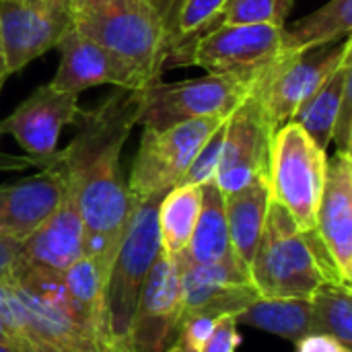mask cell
I'll return each instance as SVG.
<instances>
[{
    "label": "cell",
    "instance_id": "cell-1",
    "mask_svg": "<svg viewBox=\"0 0 352 352\" xmlns=\"http://www.w3.org/2000/svg\"><path fill=\"white\" fill-rule=\"evenodd\" d=\"M138 91L118 89L93 109L80 111L76 136L60 151L66 188L82 221L85 256L97 266L103 289L134 206L122 175V148L138 124Z\"/></svg>",
    "mask_w": 352,
    "mask_h": 352
},
{
    "label": "cell",
    "instance_id": "cell-2",
    "mask_svg": "<svg viewBox=\"0 0 352 352\" xmlns=\"http://www.w3.org/2000/svg\"><path fill=\"white\" fill-rule=\"evenodd\" d=\"M74 29L118 56L142 89L161 80L167 60V29L144 0H80Z\"/></svg>",
    "mask_w": 352,
    "mask_h": 352
},
{
    "label": "cell",
    "instance_id": "cell-3",
    "mask_svg": "<svg viewBox=\"0 0 352 352\" xmlns=\"http://www.w3.org/2000/svg\"><path fill=\"white\" fill-rule=\"evenodd\" d=\"M250 280L258 295L268 299H311L324 283H332L320 266L309 235L297 227L287 208L272 200L250 264Z\"/></svg>",
    "mask_w": 352,
    "mask_h": 352
},
{
    "label": "cell",
    "instance_id": "cell-4",
    "mask_svg": "<svg viewBox=\"0 0 352 352\" xmlns=\"http://www.w3.org/2000/svg\"><path fill=\"white\" fill-rule=\"evenodd\" d=\"M163 196L134 198L128 227L105 280V316L111 340L126 338L146 276L161 254L159 204Z\"/></svg>",
    "mask_w": 352,
    "mask_h": 352
},
{
    "label": "cell",
    "instance_id": "cell-5",
    "mask_svg": "<svg viewBox=\"0 0 352 352\" xmlns=\"http://www.w3.org/2000/svg\"><path fill=\"white\" fill-rule=\"evenodd\" d=\"M328 155L295 122L274 130L268 157L270 200L289 210L297 227L307 233L316 229Z\"/></svg>",
    "mask_w": 352,
    "mask_h": 352
},
{
    "label": "cell",
    "instance_id": "cell-6",
    "mask_svg": "<svg viewBox=\"0 0 352 352\" xmlns=\"http://www.w3.org/2000/svg\"><path fill=\"white\" fill-rule=\"evenodd\" d=\"M227 118H202L167 128H144L128 179L132 198L163 196L175 188L198 151Z\"/></svg>",
    "mask_w": 352,
    "mask_h": 352
},
{
    "label": "cell",
    "instance_id": "cell-7",
    "mask_svg": "<svg viewBox=\"0 0 352 352\" xmlns=\"http://www.w3.org/2000/svg\"><path fill=\"white\" fill-rule=\"evenodd\" d=\"M352 58V41L314 47L305 52H285L254 82L252 91L260 99L272 128L293 122L297 109L324 85V80Z\"/></svg>",
    "mask_w": 352,
    "mask_h": 352
},
{
    "label": "cell",
    "instance_id": "cell-8",
    "mask_svg": "<svg viewBox=\"0 0 352 352\" xmlns=\"http://www.w3.org/2000/svg\"><path fill=\"white\" fill-rule=\"evenodd\" d=\"M250 93V82L227 74H206L175 85L159 80L138 91V124L144 128H167L190 120L229 118Z\"/></svg>",
    "mask_w": 352,
    "mask_h": 352
},
{
    "label": "cell",
    "instance_id": "cell-9",
    "mask_svg": "<svg viewBox=\"0 0 352 352\" xmlns=\"http://www.w3.org/2000/svg\"><path fill=\"white\" fill-rule=\"evenodd\" d=\"M285 54L278 25H225L202 33L190 47L184 66H200L206 74H227L254 82Z\"/></svg>",
    "mask_w": 352,
    "mask_h": 352
},
{
    "label": "cell",
    "instance_id": "cell-10",
    "mask_svg": "<svg viewBox=\"0 0 352 352\" xmlns=\"http://www.w3.org/2000/svg\"><path fill=\"white\" fill-rule=\"evenodd\" d=\"M74 14L76 0H0V37L8 74L58 47L74 29Z\"/></svg>",
    "mask_w": 352,
    "mask_h": 352
},
{
    "label": "cell",
    "instance_id": "cell-11",
    "mask_svg": "<svg viewBox=\"0 0 352 352\" xmlns=\"http://www.w3.org/2000/svg\"><path fill=\"white\" fill-rule=\"evenodd\" d=\"M274 128L254 91L227 118L214 184L223 194L237 192L260 177H268L270 140Z\"/></svg>",
    "mask_w": 352,
    "mask_h": 352
},
{
    "label": "cell",
    "instance_id": "cell-12",
    "mask_svg": "<svg viewBox=\"0 0 352 352\" xmlns=\"http://www.w3.org/2000/svg\"><path fill=\"white\" fill-rule=\"evenodd\" d=\"M182 307L179 264L161 252L142 287L130 330L124 338L126 344L134 352H165L173 344Z\"/></svg>",
    "mask_w": 352,
    "mask_h": 352
},
{
    "label": "cell",
    "instance_id": "cell-13",
    "mask_svg": "<svg viewBox=\"0 0 352 352\" xmlns=\"http://www.w3.org/2000/svg\"><path fill=\"white\" fill-rule=\"evenodd\" d=\"M80 111L76 93L58 91L47 82L37 87L10 116L0 120V136L10 134L27 157L47 165L58 155L62 130L76 126Z\"/></svg>",
    "mask_w": 352,
    "mask_h": 352
},
{
    "label": "cell",
    "instance_id": "cell-14",
    "mask_svg": "<svg viewBox=\"0 0 352 352\" xmlns=\"http://www.w3.org/2000/svg\"><path fill=\"white\" fill-rule=\"evenodd\" d=\"M66 171L60 151L39 173L0 186V237L23 243L62 202Z\"/></svg>",
    "mask_w": 352,
    "mask_h": 352
},
{
    "label": "cell",
    "instance_id": "cell-15",
    "mask_svg": "<svg viewBox=\"0 0 352 352\" xmlns=\"http://www.w3.org/2000/svg\"><path fill=\"white\" fill-rule=\"evenodd\" d=\"M340 278L352 283V155L336 151L326 161V179L314 229Z\"/></svg>",
    "mask_w": 352,
    "mask_h": 352
},
{
    "label": "cell",
    "instance_id": "cell-16",
    "mask_svg": "<svg viewBox=\"0 0 352 352\" xmlns=\"http://www.w3.org/2000/svg\"><path fill=\"white\" fill-rule=\"evenodd\" d=\"M62 58L52 87L66 93L80 95L85 89L113 85L124 91H140L142 85L136 74L109 50L72 29L58 43Z\"/></svg>",
    "mask_w": 352,
    "mask_h": 352
},
{
    "label": "cell",
    "instance_id": "cell-17",
    "mask_svg": "<svg viewBox=\"0 0 352 352\" xmlns=\"http://www.w3.org/2000/svg\"><path fill=\"white\" fill-rule=\"evenodd\" d=\"M85 256V231L72 194H66L58 208L21 243L19 258L31 266L64 272Z\"/></svg>",
    "mask_w": 352,
    "mask_h": 352
},
{
    "label": "cell",
    "instance_id": "cell-18",
    "mask_svg": "<svg viewBox=\"0 0 352 352\" xmlns=\"http://www.w3.org/2000/svg\"><path fill=\"white\" fill-rule=\"evenodd\" d=\"M268 204H270L268 177H260L237 192L225 194V214H227L231 250L235 260L241 264V268L248 274L264 231Z\"/></svg>",
    "mask_w": 352,
    "mask_h": 352
},
{
    "label": "cell",
    "instance_id": "cell-19",
    "mask_svg": "<svg viewBox=\"0 0 352 352\" xmlns=\"http://www.w3.org/2000/svg\"><path fill=\"white\" fill-rule=\"evenodd\" d=\"M177 258H182V262L190 266L237 262L231 250V241H229L225 194L217 188L214 182L202 186V206H200L194 233L190 237L186 252Z\"/></svg>",
    "mask_w": 352,
    "mask_h": 352
},
{
    "label": "cell",
    "instance_id": "cell-20",
    "mask_svg": "<svg viewBox=\"0 0 352 352\" xmlns=\"http://www.w3.org/2000/svg\"><path fill=\"white\" fill-rule=\"evenodd\" d=\"M352 0H328L311 14L283 25L285 52H305L351 37Z\"/></svg>",
    "mask_w": 352,
    "mask_h": 352
},
{
    "label": "cell",
    "instance_id": "cell-21",
    "mask_svg": "<svg viewBox=\"0 0 352 352\" xmlns=\"http://www.w3.org/2000/svg\"><path fill=\"white\" fill-rule=\"evenodd\" d=\"M235 320L237 324H245L293 342H299L307 334L316 332L311 299H301V297H287V299L258 297L241 314H237Z\"/></svg>",
    "mask_w": 352,
    "mask_h": 352
},
{
    "label": "cell",
    "instance_id": "cell-22",
    "mask_svg": "<svg viewBox=\"0 0 352 352\" xmlns=\"http://www.w3.org/2000/svg\"><path fill=\"white\" fill-rule=\"evenodd\" d=\"M351 87L352 58L342 62L293 116V122L299 124L311 136V140L324 151H328V146L332 144V130L336 124V116L344 95L351 93Z\"/></svg>",
    "mask_w": 352,
    "mask_h": 352
},
{
    "label": "cell",
    "instance_id": "cell-23",
    "mask_svg": "<svg viewBox=\"0 0 352 352\" xmlns=\"http://www.w3.org/2000/svg\"><path fill=\"white\" fill-rule=\"evenodd\" d=\"M202 206V186H175L159 204L161 252L177 258L186 252Z\"/></svg>",
    "mask_w": 352,
    "mask_h": 352
},
{
    "label": "cell",
    "instance_id": "cell-24",
    "mask_svg": "<svg viewBox=\"0 0 352 352\" xmlns=\"http://www.w3.org/2000/svg\"><path fill=\"white\" fill-rule=\"evenodd\" d=\"M225 4L227 0H177L167 25L165 70L184 66L192 43L219 23Z\"/></svg>",
    "mask_w": 352,
    "mask_h": 352
},
{
    "label": "cell",
    "instance_id": "cell-25",
    "mask_svg": "<svg viewBox=\"0 0 352 352\" xmlns=\"http://www.w3.org/2000/svg\"><path fill=\"white\" fill-rule=\"evenodd\" d=\"M314 328L328 334L351 349L352 342V299L351 285L324 283L311 297Z\"/></svg>",
    "mask_w": 352,
    "mask_h": 352
},
{
    "label": "cell",
    "instance_id": "cell-26",
    "mask_svg": "<svg viewBox=\"0 0 352 352\" xmlns=\"http://www.w3.org/2000/svg\"><path fill=\"white\" fill-rule=\"evenodd\" d=\"M62 285L70 299L80 305L85 311H89L95 320H99L107 328V316H105V289L101 274L91 258L82 256L72 266H68L64 272H60Z\"/></svg>",
    "mask_w": 352,
    "mask_h": 352
},
{
    "label": "cell",
    "instance_id": "cell-27",
    "mask_svg": "<svg viewBox=\"0 0 352 352\" xmlns=\"http://www.w3.org/2000/svg\"><path fill=\"white\" fill-rule=\"evenodd\" d=\"M295 0H227L219 23L225 25H287ZM217 23V25H219Z\"/></svg>",
    "mask_w": 352,
    "mask_h": 352
},
{
    "label": "cell",
    "instance_id": "cell-28",
    "mask_svg": "<svg viewBox=\"0 0 352 352\" xmlns=\"http://www.w3.org/2000/svg\"><path fill=\"white\" fill-rule=\"evenodd\" d=\"M223 134H225V124L219 126L212 136L204 142V146L198 151L196 159L192 161L190 169L182 177L177 186H204L214 179L219 157H221V146H223Z\"/></svg>",
    "mask_w": 352,
    "mask_h": 352
},
{
    "label": "cell",
    "instance_id": "cell-29",
    "mask_svg": "<svg viewBox=\"0 0 352 352\" xmlns=\"http://www.w3.org/2000/svg\"><path fill=\"white\" fill-rule=\"evenodd\" d=\"M217 318L210 316H186L179 318L177 324V336L173 342H177L179 346H184L186 351L190 352H200L204 342L208 340V336L212 334Z\"/></svg>",
    "mask_w": 352,
    "mask_h": 352
},
{
    "label": "cell",
    "instance_id": "cell-30",
    "mask_svg": "<svg viewBox=\"0 0 352 352\" xmlns=\"http://www.w3.org/2000/svg\"><path fill=\"white\" fill-rule=\"evenodd\" d=\"M237 320L235 316H221L214 322L212 334L208 336V340L204 342L200 352H235L239 346L241 338L237 332Z\"/></svg>",
    "mask_w": 352,
    "mask_h": 352
},
{
    "label": "cell",
    "instance_id": "cell-31",
    "mask_svg": "<svg viewBox=\"0 0 352 352\" xmlns=\"http://www.w3.org/2000/svg\"><path fill=\"white\" fill-rule=\"evenodd\" d=\"M332 142H336V151L352 148V93H346L342 99V105L336 116V124L332 130Z\"/></svg>",
    "mask_w": 352,
    "mask_h": 352
},
{
    "label": "cell",
    "instance_id": "cell-32",
    "mask_svg": "<svg viewBox=\"0 0 352 352\" xmlns=\"http://www.w3.org/2000/svg\"><path fill=\"white\" fill-rule=\"evenodd\" d=\"M295 344H297V352H351L349 346H344L336 338L328 334H320V332L307 334Z\"/></svg>",
    "mask_w": 352,
    "mask_h": 352
},
{
    "label": "cell",
    "instance_id": "cell-33",
    "mask_svg": "<svg viewBox=\"0 0 352 352\" xmlns=\"http://www.w3.org/2000/svg\"><path fill=\"white\" fill-rule=\"evenodd\" d=\"M21 254V243L12 241V239H4L0 237V278L8 276L19 260Z\"/></svg>",
    "mask_w": 352,
    "mask_h": 352
},
{
    "label": "cell",
    "instance_id": "cell-34",
    "mask_svg": "<svg viewBox=\"0 0 352 352\" xmlns=\"http://www.w3.org/2000/svg\"><path fill=\"white\" fill-rule=\"evenodd\" d=\"M29 167H45V165L27 155H10L0 151V171H25Z\"/></svg>",
    "mask_w": 352,
    "mask_h": 352
},
{
    "label": "cell",
    "instance_id": "cell-35",
    "mask_svg": "<svg viewBox=\"0 0 352 352\" xmlns=\"http://www.w3.org/2000/svg\"><path fill=\"white\" fill-rule=\"evenodd\" d=\"M144 2L151 4V6L155 8V12L163 19L165 29H167V25H169V21H171V14H173V10H175L177 0H144Z\"/></svg>",
    "mask_w": 352,
    "mask_h": 352
},
{
    "label": "cell",
    "instance_id": "cell-36",
    "mask_svg": "<svg viewBox=\"0 0 352 352\" xmlns=\"http://www.w3.org/2000/svg\"><path fill=\"white\" fill-rule=\"evenodd\" d=\"M6 76H8V64H6V54H4L2 37H0V91H2V87H4Z\"/></svg>",
    "mask_w": 352,
    "mask_h": 352
},
{
    "label": "cell",
    "instance_id": "cell-37",
    "mask_svg": "<svg viewBox=\"0 0 352 352\" xmlns=\"http://www.w3.org/2000/svg\"><path fill=\"white\" fill-rule=\"evenodd\" d=\"M105 352H134L128 344L126 340H109L107 346H105Z\"/></svg>",
    "mask_w": 352,
    "mask_h": 352
},
{
    "label": "cell",
    "instance_id": "cell-38",
    "mask_svg": "<svg viewBox=\"0 0 352 352\" xmlns=\"http://www.w3.org/2000/svg\"><path fill=\"white\" fill-rule=\"evenodd\" d=\"M0 352H16L6 340H0Z\"/></svg>",
    "mask_w": 352,
    "mask_h": 352
},
{
    "label": "cell",
    "instance_id": "cell-39",
    "mask_svg": "<svg viewBox=\"0 0 352 352\" xmlns=\"http://www.w3.org/2000/svg\"><path fill=\"white\" fill-rule=\"evenodd\" d=\"M165 352H190V351H186L184 346H179L177 342H173V344H171V346H169Z\"/></svg>",
    "mask_w": 352,
    "mask_h": 352
},
{
    "label": "cell",
    "instance_id": "cell-40",
    "mask_svg": "<svg viewBox=\"0 0 352 352\" xmlns=\"http://www.w3.org/2000/svg\"><path fill=\"white\" fill-rule=\"evenodd\" d=\"M0 340H6V336H4V332L0 330Z\"/></svg>",
    "mask_w": 352,
    "mask_h": 352
},
{
    "label": "cell",
    "instance_id": "cell-41",
    "mask_svg": "<svg viewBox=\"0 0 352 352\" xmlns=\"http://www.w3.org/2000/svg\"><path fill=\"white\" fill-rule=\"evenodd\" d=\"M78 2H80V0H76V6H78Z\"/></svg>",
    "mask_w": 352,
    "mask_h": 352
}]
</instances>
